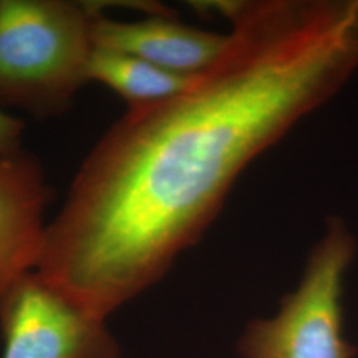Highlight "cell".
I'll return each mask as SVG.
<instances>
[{
  "mask_svg": "<svg viewBox=\"0 0 358 358\" xmlns=\"http://www.w3.org/2000/svg\"><path fill=\"white\" fill-rule=\"evenodd\" d=\"M356 239L332 217L312 248L301 279L278 313L250 322L238 341L241 358H355L344 333V280Z\"/></svg>",
  "mask_w": 358,
  "mask_h": 358,
  "instance_id": "3957f363",
  "label": "cell"
},
{
  "mask_svg": "<svg viewBox=\"0 0 358 358\" xmlns=\"http://www.w3.org/2000/svg\"><path fill=\"white\" fill-rule=\"evenodd\" d=\"M88 83H100L121 96L128 108L159 103L185 90L194 76H183L122 52L93 47Z\"/></svg>",
  "mask_w": 358,
  "mask_h": 358,
  "instance_id": "52a82bcc",
  "label": "cell"
},
{
  "mask_svg": "<svg viewBox=\"0 0 358 358\" xmlns=\"http://www.w3.org/2000/svg\"><path fill=\"white\" fill-rule=\"evenodd\" d=\"M88 4L93 47L131 55L178 75L203 72L227 44V34L183 24L173 15L121 22L105 16L94 1Z\"/></svg>",
  "mask_w": 358,
  "mask_h": 358,
  "instance_id": "8992f818",
  "label": "cell"
},
{
  "mask_svg": "<svg viewBox=\"0 0 358 358\" xmlns=\"http://www.w3.org/2000/svg\"><path fill=\"white\" fill-rule=\"evenodd\" d=\"M1 358H121L106 320L34 272L0 301Z\"/></svg>",
  "mask_w": 358,
  "mask_h": 358,
  "instance_id": "277c9868",
  "label": "cell"
},
{
  "mask_svg": "<svg viewBox=\"0 0 358 358\" xmlns=\"http://www.w3.org/2000/svg\"><path fill=\"white\" fill-rule=\"evenodd\" d=\"M217 60L176 96L128 108L48 224L36 275L108 319L201 241L257 157L358 68V0H245Z\"/></svg>",
  "mask_w": 358,
  "mask_h": 358,
  "instance_id": "6da1fadb",
  "label": "cell"
},
{
  "mask_svg": "<svg viewBox=\"0 0 358 358\" xmlns=\"http://www.w3.org/2000/svg\"><path fill=\"white\" fill-rule=\"evenodd\" d=\"M88 1L0 0V109L63 115L88 83Z\"/></svg>",
  "mask_w": 358,
  "mask_h": 358,
  "instance_id": "7a4b0ae2",
  "label": "cell"
},
{
  "mask_svg": "<svg viewBox=\"0 0 358 358\" xmlns=\"http://www.w3.org/2000/svg\"><path fill=\"white\" fill-rule=\"evenodd\" d=\"M24 130L26 125L23 120L0 109V154L23 148Z\"/></svg>",
  "mask_w": 358,
  "mask_h": 358,
  "instance_id": "ba28073f",
  "label": "cell"
},
{
  "mask_svg": "<svg viewBox=\"0 0 358 358\" xmlns=\"http://www.w3.org/2000/svg\"><path fill=\"white\" fill-rule=\"evenodd\" d=\"M52 189L36 155L0 154V301L38 268Z\"/></svg>",
  "mask_w": 358,
  "mask_h": 358,
  "instance_id": "5b68a950",
  "label": "cell"
}]
</instances>
